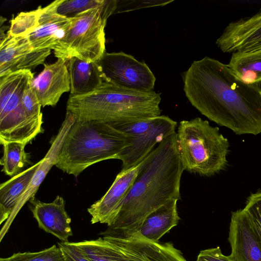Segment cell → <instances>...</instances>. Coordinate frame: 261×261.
Segmentation results:
<instances>
[{
  "instance_id": "obj_1",
  "label": "cell",
  "mask_w": 261,
  "mask_h": 261,
  "mask_svg": "<svg viewBox=\"0 0 261 261\" xmlns=\"http://www.w3.org/2000/svg\"><path fill=\"white\" fill-rule=\"evenodd\" d=\"M182 77L186 97L201 114L237 135L261 133V83H244L208 57L194 61Z\"/></svg>"
},
{
  "instance_id": "obj_2",
  "label": "cell",
  "mask_w": 261,
  "mask_h": 261,
  "mask_svg": "<svg viewBox=\"0 0 261 261\" xmlns=\"http://www.w3.org/2000/svg\"><path fill=\"white\" fill-rule=\"evenodd\" d=\"M184 171L175 132L141 162L138 174L116 218L100 234L126 239L137 233L150 214L170 199H180Z\"/></svg>"
},
{
  "instance_id": "obj_3",
  "label": "cell",
  "mask_w": 261,
  "mask_h": 261,
  "mask_svg": "<svg viewBox=\"0 0 261 261\" xmlns=\"http://www.w3.org/2000/svg\"><path fill=\"white\" fill-rule=\"evenodd\" d=\"M161 94L121 88L104 82L98 89L69 96L67 111L78 120L122 123L161 115Z\"/></svg>"
},
{
  "instance_id": "obj_4",
  "label": "cell",
  "mask_w": 261,
  "mask_h": 261,
  "mask_svg": "<svg viewBox=\"0 0 261 261\" xmlns=\"http://www.w3.org/2000/svg\"><path fill=\"white\" fill-rule=\"evenodd\" d=\"M130 144L129 136L111 123L75 119L66 136L55 166L76 177L96 163L118 159Z\"/></svg>"
},
{
  "instance_id": "obj_5",
  "label": "cell",
  "mask_w": 261,
  "mask_h": 261,
  "mask_svg": "<svg viewBox=\"0 0 261 261\" xmlns=\"http://www.w3.org/2000/svg\"><path fill=\"white\" fill-rule=\"evenodd\" d=\"M176 138L184 170L208 177L226 168L229 141L207 120L196 117L180 121Z\"/></svg>"
},
{
  "instance_id": "obj_6",
  "label": "cell",
  "mask_w": 261,
  "mask_h": 261,
  "mask_svg": "<svg viewBox=\"0 0 261 261\" xmlns=\"http://www.w3.org/2000/svg\"><path fill=\"white\" fill-rule=\"evenodd\" d=\"M117 5V1L105 0L101 6L72 17L67 34L54 49L56 57L66 61L72 58L97 61L106 52L105 28Z\"/></svg>"
},
{
  "instance_id": "obj_7",
  "label": "cell",
  "mask_w": 261,
  "mask_h": 261,
  "mask_svg": "<svg viewBox=\"0 0 261 261\" xmlns=\"http://www.w3.org/2000/svg\"><path fill=\"white\" fill-rule=\"evenodd\" d=\"M34 74L21 70L0 77V143L18 142L27 144L42 132V123L29 117L22 97Z\"/></svg>"
},
{
  "instance_id": "obj_8",
  "label": "cell",
  "mask_w": 261,
  "mask_h": 261,
  "mask_svg": "<svg viewBox=\"0 0 261 261\" xmlns=\"http://www.w3.org/2000/svg\"><path fill=\"white\" fill-rule=\"evenodd\" d=\"M112 124L128 135L130 139L131 144L118 158L122 162V170L140 163L156 144L175 132L177 125L175 121L165 115Z\"/></svg>"
},
{
  "instance_id": "obj_9",
  "label": "cell",
  "mask_w": 261,
  "mask_h": 261,
  "mask_svg": "<svg viewBox=\"0 0 261 261\" xmlns=\"http://www.w3.org/2000/svg\"><path fill=\"white\" fill-rule=\"evenodd\" d=\"M104 82L140 92L153 91L155 77L144 62L123 52H105L96 61Z\"/></svg>"
},
{
  "instance_id": "obj_10",
  "label": "cell",
  "mask_w": 261,
  "mask_h": 261,
  "mask_svg": "<svg viewBox=\"0 0 261 261\" xmlns=\"http://www.w3.org/2000/svg\"><path fill=\"white\" fill-rule=\"evenodd\" d=\"M102 237L116 247L123 261H188L171 242L150 241L137 233L126 239Z\"/></svg>"
},
{
  "instance_id": "obj_11",
  "label": "cell",
  "mask_w": 261,
  "mask_h": 261,
  "mask_svg": "<svg viewBox=\"0 0 261 261\" xmlns=\"http://www.w3.org/2000/svg\"><path fill=\"white\" fill-rule=\"evenodd\" d=\"M138 165L121 171L106 194L88 208L91 223L110 226L116 218L122 203L130 190L140 170Z\"/></svg>"
},
{
  "instance_id": "obj_12",
  "label": "cell",
  "mask_w": 261,
  "mask_h": 261,
  "mask_svg": "<svg viewBox=\"0 0 261 261\" xmlns=\"http://www.w3.org/2000/svg\"><path fill=\"white\" fill-rule=\"evenodd\" d=\"M75 119V116L70 112L66 111L65 119L58 134L52 140L48 151L45 156L39 162L38 166L27 188L19 199L10 217L4 223L1 231V241L7 232L18 213L28 201L34 198L36 193L48 172L54 166L56 165L66 136Z\"/></svg>"
},
{
  "instance_id": "obj_13",
  "label": "cell",
  "mask_w": 261,
  "mask_h": 261,
  "mask_svg": "<svg viewBox=\"0 0 261 261\" xmlns=\"http://www.w3.org/2000/svg\"><path fill=\"white\" fill-rule=\"evenodd\" d=\"M50 49L33 51L27 36L7 33L1 38L0 77L21 70H31L44 63Z\"/></svg>"
},
{
  "instance_id": "obj_14",
  "label": "cell",
  "mask_w": 261,
  "mask_h": 261,
  "mask_svg": "<svg viewBox=\"0 0 261 261\" xmlns=\"http://www.w3.org/2000/svg\"><path fill=\"white\" fill-rule=\"evenodd\" d=\"M216 44L225 53L261 50V9L252 16L229 23Z\"/></svg>"
},
{
  "instance_id": "obj_15",
  "label": "cell",
  "mask_w": 261,
  "mask_h": 261,
  "mask_svg": "<svg viewBox=\"0 0 261 261\" xmlns=\"http://www.w3.org/2000/svg\"><path fill=\"white\" fill-rule=\"evenodd\" d=\"M60 1H55L42 7L38 27L27 36L33 51L54 49L67 34L72 18L57 13Z\"/></svg>"
},
{
  "instance_id": "obj_16",
  "label": "cell",
  "mask_w": 261,
  "mask_h": 261,
  "mask_svg": "<svg viewBox=\"0 0 261 261\" xmlns=\"http://www.w3.org/2000/svg\"><path fill=\"white\" fill-rule=\"evenodd\" d=\"M228 239L235 261H261V242L243 209L231 213Z\"/></svg>"
},
{
  "instance_id": "obj_17",
  "label": "cell",
  "mask_w": 261,
  "mask_h": 261,
  "mask_svg": "<svg viewBox=\"0 0 261 261\" xmlns=\"http://www.w3.org/2000/svg\"><path fill=\"white\" fill-rule=\"evenodd\" d=\"M32 85L41 107L56 105L62 95L70 91L67 61L58 59L53 64H45Z\"/></svg>"
},
{
  "instance_id": "obj_18",
  "label": "cell",
  "mask_w": 261,
  "mask_h": 261,
  "mask_svg": "<svg viewBox=\"0 0 261 261\" xmlns=\"http://www.w3.org/2000/svg\"><path fill=\"white\" fill-rule=\"evenodd\" d=\"M31 211L38 226L47 233L58 238L61 242H68L73 233L71 218L65 210L64 198L57 196L51 202H43L34 198L30 200Z\"/></svg>"
},
{
  "instance_id": "obj_19",
  "label": "cell",
  "mask_w": 261,
  "mask_h": 261,
  "mask_svg": "<svg viewBox=\"0 0 261 261\" xmlns=\"http://www.w3.org/2000/svg\"><path fill=\"white\" fill-rule=\"evenodd\" d=\"M70 93L82 95L98 89L104 82L96 62H87L76 58L67 61Z\"/></svg>"
},
{
  "instance_id": "obj_20",
  "label": "cell",
  "mask_w": 261,
  "mask_h": 261,
  "mask_svg": "<svg viewBox=\"0 0 261 261\" xmlns=\"http://www.w3.org/2000/svg\"><path fill=\"white\" fill-rule=\"evenodd\" d=\"M177 201L176 199H170L150 214L136 233L147 240L159 241L178 223L180 218L177 211Z\"/></svg>"
},
{
  "instance_id": "obj_21",
  "label": "cell",
  "mask_w": 261,
  "mask_h": 261,
  "mask_svg": "<svg viewBox=\"0 0 261 261\" xmlns=\"http://www.w3.org/2000/svg\"><path fill=\"white\" fill-rule=\"evenodd\" d=\"M39 162L12 176L0 185V224L10 217L19 199L27 188Z\"/></svg>"
},
{
  "instance_id": "obj_22",
  "label": "cell",
  "mask_w": 261,
  "mask_h": 261,
  "mask_svg": "<svg viewBox=\"0 0 261 261\" xmlns=\"http://www.w3.org/2000/svg\"><path fill=\"white\" fill-rule=\"evenodd\" d=\"M227 66L244 83H261V50L233 53Z\"/></svg>"
},
{
  "instance_id": "obj_23",
  "label": "cell",
  "mask_w": 261,
  "mask_h": 261,
  "mask_svg": "<svg viewBox=\"0 0 261 261\" xmlns=\"http://www.w3.org/2000/svg\"><path fill=\"white\" fill-rule=\"evenodd\" d=\"M75 244L90 261H123L116 247L102 237Z\"/></svg>"
},
{
  "instance_id": "obj_24",
  "label": "cell",
  "mask_w": 261,
  "mask_h": 261,
  "mask_svg": "<svg viewBox=\"0 0 261 261\" xmlns=\"http://www.w3.org/2000/svg\"><path fill=\"white\" fill-rule=\"evenodd\" d=\"M3 146V155L1 160L2 171L6 175L14 176L28 162V154L25 151V143L18 142H5Z\"/></svg>"
},
{
  "instance_id": "obj_25",
  "label": "cell",
  "mask_w": 261,
  "mask_h": 261,
  "mask_svg": "<svg viewBox=\"0 0 261 261\" xmlns=\"http://www.w3.org/2000/svg\"><path fill=\"white\" fill-rule=\"evenodd\" d=\"M42 7L26 12H20L11 20L8 32L11 36H27L38 27Z\"/></svg>"
},
{
  "instance_id": "obj_26",
  "label": "cell",
  "mask_w": 261,
  "mask_h": 261,
  "mask_svg": "<svg viewBox=\"0 0 261 261\" xmlns=\"http://www.w3.org/2000/svg\"><path fill=\"white\" fill-rule=\"evenodd\" d=\"M0 261H65V258L59 247L54 245L38 252L15 253L7 258L1 257Z\"/></svg>"
},
{
  "instance_id": "obj_27",
  "label": "cell",
  "mask_w": 261,
  "mask_h": 261,
  "mask_svg": "<svg viewBox=\"0 0 261 261\" xmlns=\"http://www.w3.org/2000/svg\"><path fill=\"white\" fill-rule=\"evenodd\" d=\"M105 0H61L57 13L67 18L75 16L89 9L101 6Z\"/></svg>"
},
{
  "instance_id": "obj_28",
  "label": "cell",
  "mask_w": 261,
  "mask_h": 261,
  "mask_svg": "<svg viewBox=\"0 0 261 261\" xmlns=\"http://www.w3.org/2000/svg\"><path fill=\"white\" fill-rule=\"evenodd\" d=\"M243 210L261 242V191L251 194Z\"/></svg>"
},
{
  "instance_id": "obj_29",
  "label": "cell",
  "mask_w": 261,
  "mask_h": 261,
  "mask_svg": "<svg viewBox=\"0 0 261 261\" xmlns=\"http://www.w3.org/2000/svg\"><path fill=\"white\" fill-rule=\"evenodd\" d=\"M32 82L26 88L22 97V102L27 114L31 119L43 123L41 104Z\"/></svg>"
},
{
  "instance_id": "obj_30",
  "label": "cell",
  "mask_w": 261,
  "mask_h": 261,
  "mask_svg": "<svg viewBox=\"0 0 261 261\" xmlns=\"http://www.w3.org/2000/svg\"><path fill=\"white\" fill-rule=\"evenodd\" d=\"M57 245L62 251L65 261H90L82 253L75 242H61Z\"/></svg>"
},
{
  "instance_id": "obj_31",
  "label": "cell",
  "mask_w": 261,
  "mask_h": 261,
  "mask_svg": "<svg viewBox=\"0 0 261 261\" xmlns=\"http://www.w3.org/2000/svg\"><path fill=\"white\" fill-rule=\"evenodd\" d=\"M196 261H235L229 255H224L219 247L202 250L198 254Z\"/></svg>"
}]
</instances>
